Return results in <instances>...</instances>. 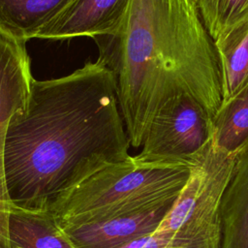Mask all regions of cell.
<instances>
[{"label": "cell", "instance_id": "cell-1", "mask_svg": "<svg viewBox=\"0 0 248 248\" xmlns=\"http://www.w3.org/2000/svg\"><path fill=\"white\" fill-rule=\"evenodd\" d=\"M110 70L100 61L52 79H34L9 123L3 152L10 202L40 211L100 170L130 157Z\"/></svg>", "mask_w": 248, "mask_h": 248}, {"label": "cell", "instance_id": "cell-2", "mask_svg": "<svg viewBox=\"0 0 248 248\" xmlns=\"http://www.w3.org/2000/svg\"><path fill=\"white\" fill-rule=\"evenodd\" d=\"M114 78L130 145H142L153 119L188 94L215 117L223 102L215 44L196 0H130L114 35L94 39Z\"/></svg>", "mask_w": 248, "mask_h": 248}, {"label": "cell", "instance_id": "cell-3", "mask_svg": "<svg viewBox=\"0 0 248 248\" xmlns=\"http://www.w3.org/2000/svg\"><path fill=\"white\" fill-rule=\"evenodd\" d=\"M194 165L195 158L142 162L130 156L85 179L61 198L50 211L59 225L64 226L164 205L175 201Z\"/></svg>", "mask_w": 248, "mask_h": 248}, {"label": "cell", "instance_id": "cell-4", "mask_svg": "<svg viewBox=\"0 0 248 248\" xmlns=\"http://www.w3.org/2000/svg\"><path fill=\"white\" fill-rule=\"evenodd\" d=\"M194 158L186 184L155 232L167 235L171 248H221V203L235 156L211 140Z\"/></svg>", "mask_w": 248, "mask_h": 248}, {"label": "cell", "instance_id": "cell-5", "mask_svg": "<svg viewBox=\"0 0 248 248\" xmlns=\"http://www.w3.org/2000/svg\"><path fill=\"white\" fill-rule=\"evenodd\" d=\"M213 135L210 113L195 98L182 94L156 115L135 157L142 162L191 160L209 144Z\"/></svg>", "mask_w": 248, "mask_h": 248}, {"label": "cell", "instance_id": "cell-6", "mask_svg": "<svg viewBox=\"0 0 248 248\" xmlns=\"http://www.w3.org/2000/svg\"><path fill=\"white\" fill-rule=\"evenodd\" d=\"M172 203L124 211L84 224L59 226L75 248H120L153 233Z\"/></svg>", "mask_w": 248, "mask_h": 248}, {"label": "cell", "instance_id": "cell-7", "mask_svg": "<svg viewBox=\"0 0 248 248\" xmlns=\"http://www.w3.org/2000/svg\"><path fill=\"white\" fill-rule=\"evenodd\" d=\"M25 44L0 35V203L8 200L3 170L4 141L12 118L26 106L33 77Z\"/></svg>", "mask_w": 248, "mask_h": 248}, {"label": "cell", "instance_id": "cell-8", "mask_svg": "<svg viewBox=\"0 0 248 248\" xmlns=\"http://www.w3.org/2000/svg\"><path fill=\"white\" fill-rule=\"evenodd\" d=\"M130 0H73L37 35L39 39L111 36L121 27Z\"/></svg>", "mask_w": 248, "mask_h": 248}, {"label": "cell", "instance_id": "cell-9", "mask_svg": "<svg viewBox=\"0 0 248 248\" xmlns=\"http://www.w3.org/2000/svg\"><path fill=\"white\" fill-rule=\"evenodd\" d=\"M0 248H75L51 211L0 203Z\"/></svg>", "mask_w": 248, "mask_h": 248}, {"label": "cell", "instance_id": "cell-10", "mask_svg": "<svg viewBox=\"0 0 248 248\" xmlns=\"http://www.w3.org/2000/svg\"><path fill=\"white\" fill-rule=\"evenodd\" d=\"M221 248H248V146L235 156L221 203Z\"/></svg>", "mask_w": 248, "mask_h": 248}, {"label": "cell", "instance_id": "cell-11", "mask_svg": "<svg viewBox=\"0 0 248 248\" xmlns=\"http://www.w3.org/2000/svg\"><path fill=\"white\" fill-rule=\"evenodd\" d=\"M73 0H0V35L26 44Z\"/></svg>", "mask_w": 248, "mask_h": 248}, {"label": "cell", "instance_id": "cell-12", "mask_svg": "<svg viewBox=\"0 0 248 248\" xmlns=\"http://www.w3.org/2000/svg\"><path fill=\"white\" fill-rule=\"evenodd\" d=\"M215 46L222 76V106H225L248 86V22L215 43Z\"/></svg>", "mask_w": 248, "mask_h": 248}, {"label": "cell", "instance_id": "cell-13", "mask_svg": "<svg viewBox=\"0 0 248 248\" xmlns=\"http://www.w3.org/2000/svg\"><path fill=\"white\" fill-rule=\"evenodd\" d=\"M212 143L233 156L248 146V86L218 110Z\"/></svg>", "mask_w": 248, "mask_h": 248}, {"label": "cell", "instance_id": "cell-14", "mask_svg": "<svg viewBox=\"0 0 248 248\" xmlns=\"http://www.w3.org/2000/svg\"><path fill=\"white\" fill-rule=\"evenodd\" d=\"M214 44L248 22V0H196Z\"/></svg>", "mask_w": 248, "mask_h": 248}, {"label": "cell", "instance_id": "cell-15", "mask_svg": "<svg viewBox=\"0 0 248 248\" xmlns=\"http://www.w3.org/2000/svg\"><path fill=\"white\" fill-rule=\"evenodd\" d=\"M120 248H171L170 239L164 233L154 232L151 234L135 239Z\"/></svg>", "mask_w": 248, "mask_h": 248}]
</instances>
